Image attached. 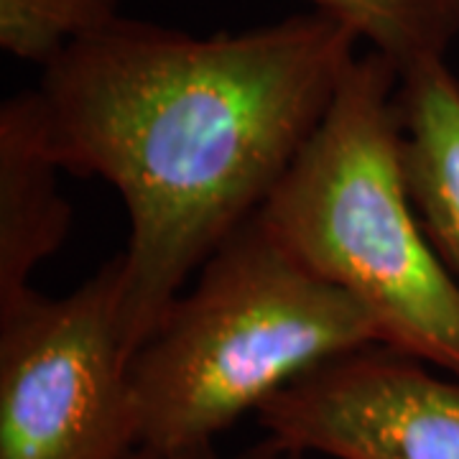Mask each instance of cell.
I'll return each mask as SVG.
<instances>
[{"mask_svg":"<svg viewBox=\"0 0 459 459\" xmlns=\"http://www.w3.org/2000/svg\"><path fill=\"white\" fill-rule=\"evenodd\" d=\"M319 11L238 33L115 18L44 66L36 100L62 171L123 199L117 329L133 352L217 247L261 212L358 59Z\"/></svg>","mask_w":459,"mask_h":459,"instance_id":"cell-1","label":"cell"},{"mask_svg":"<svg viewBox=\"0 0 459 459\" xmlns=\"http://www.w3.org/2000/svg\"><path fill=\"white\" fill-rule=\"evenodd\" d=\"M398 66L362 51L258 214L370 316L377 342L459 380V286L413 212L398 148Z\"/></svg>","mask_w":459,"mask_h":459,"instance_id":"cell-2","label":"cell"},{"mask_svg":"<svg viewBox=\"0 0 459 459\" xmlns=\"http://www.w3.org/2000/svg\"><path fill=\"white\" fill-rule=\"evenodd\" d=\"M368 344H380L370 316L255 214L214 250L133 352L141 446L214 444L291 380Z\"/></svg>","mask_w":459,"mask_h":459,"instance_id":"cell-3","label":"cell"},{"mask_svg":"<svg viewBox=\"0 0 459 459\" xmlns=\"http://www.w3.org/2000/svg\"><path fill=\"white\" fill-rule=\"evenodd\" d=\"M120 255L80 289L0 307V459H131L141 424L117 329Z\"/></svg>","mask_w":459,"mask_h":459,"instance_id":"cell-4","label":"cell"},{"mask_svg":"<svg viewBox=\"0 0 459 459\" xmlns=\"http://www.w3.org/2000/svg\"><path fill=\"white\" fill-rule=\"evenodd\" d=\"M265 437L332 459H459V380L383 344L332 358L255 411Z\"/></svg>","mask_w":459,"mask_h":459,"instance_id":"cell-5","label":"cell"},{"mask_svg":"<svg viewBox=\"0 0 459 459\" xmlns=\"http://www.w3.org/2000/svg\"><path fill=\"white\" fill-rule=\"evenodd\" d=\"M36 90L0 108V307L29 294L33 271L65 246L72 204L59 189Z\"/></svg>","mask_w":459,"mask_h":459,"instance_id":"cell-6","label":"cell"},{"mask_svg":"<svg viewBox=\"0 0 459 459\" xmlns=\"http://www.w3.org/2000/svg\"><path fill=\"white\" fill-rule=\"evenodd\" d=\"M395 110L413 212L459 286V82L446 62L403 72Z\"/></svg>","mask_w":459,"mask_h":459,"instance_id":"cell-7","label":"cell"},{"mask_svg":"<svg viewBox=\"0 0 459 459\" xmlns=\"http://www.w3.org/2000/svg\"><path fill=\"white\" fill-rule=\"evenodd\" d=\"M309 5L388 56L401 74L446 59L459 36V0H309Z\"/></svg>","mask_w":459,"mask_h":459,"instance_id":"cell-8","label":"cell"},{"mask_svg":"<svg viewBox=\"0 0 459 459\" xmlns=\"http://www.w3.org/2000/svg\"><path fill=\"white\" fill-rule=\"evenodd\" d=\"M115 18L117 0H0V47L44 69Z\"/></svg>","mask_w":459,"mask_h":459,"instance_id":"cell-9","label":"cell"},{"mask_svg":"<svg viewBox=\"0 0 459 459\" xmlns=\"http://www.w3.org/2000/svg\"><path fill=\"white\" fill-rule=\"evenodd\" d=\"M131 459H312L304 452H296L283 446L271 437H263L261 442L247 444L246 449L235 452V455H225L217 449V444H199V446H189V449H177V452H156V449H146L138 446L131 455Z\"/></svg>","mask_w":459,"mask_h":459,"instance_id":"cell-10","label":"cell"}]
</instances>
